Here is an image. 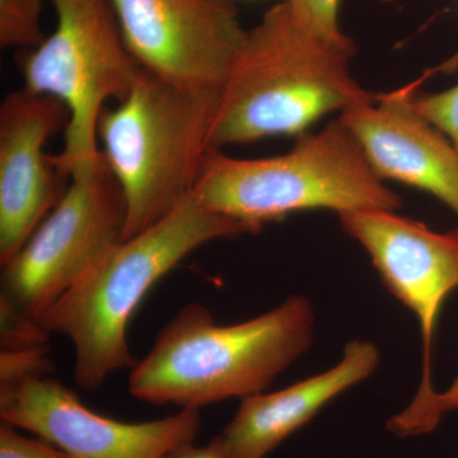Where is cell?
<instances>
[{
  "mask_svg": "<svg viewBox=\"0 0 458 458\" xmlns=\"http://www.w3.org/2000/svg\"><path fill=\"white\" fill-rule=\"evenodd\" d=\"M354 40L336 41L280 2L247 31L214 122L212 148L298 135L327 114L375 101L351 72Z\"/></svg>",
  "mask_w": 458,
  "mask_h": 458,
  "instance_id": "1",
  "label": "cell"
},
{
  "mask_svg": "<svg viewBox=\"0 0 458 458\" xmlns=\"http://www.w3.org/2000/svg\"><path fill=\"white\" fill-rule=\"evenodd\" d=\"M315 311L302 295L236 325H216L190 303L156 337L129 376L135 399L199 408L262 394L312 345Z\"/></svg>",
  "mask_w": 458,
  "mask_h": 458,
  "instance_id": "2",
  "label": "cell"
},
{
  "mask_svg": "<svg viewBox=\"0 0 458 458\" xmlns=\"http://www.w3.org/2000/svg\"><path fill=\"white\" fill-rule=\"evenodd\" d=\"M246 233L255 231L190 194L164 219L107 252L41 319L50 333L73 343L75 384L96 391L114 373L131 369L138 360L128 327L148 292L199 247Z\"/></svg>",
  "mask_w": 458,
  "mask_h": 458,
  "instance_id": "3",
  "label": "cell"
},
{
  "mask_svg": "<svg viewBox=\"0 0 458 458\" xmlns=\"http://www.w3.org/2000/svg\"><path fill=\"white\" fill-rule=\"evenodd\" d=\"M222 89H194L140 68L131 92L99 114L102 155L126 201L123 241L168 216L194 191Z\"/></svg>",
  "mask_w": 458,
  "mask_h": 458,
  "instance_id": "4",
  "label": "cell"
},
{
  "mask_svg": "<svg viewBox=\"0 0 458 458\" xmlns=\"http://www.w3.org/2000/svg\"><path fill=\"white\" fill-rule=\"evenodd\" d=\"M191 194L208 210L245 223L255 233L304 210L344 214L403 207L340 119L303 132L280 156L243 159L213 150Z\"/></svg>",
  "mask_w": 458,
  "mask_h": 458,
  "instance_id": "5",
  "label": "cell"
},
{
  "mask_svg": "<svg viewBox=\"0 0 458 458\" xmlns=\"http://www.w3.org/2000/svg\"><path fill=\"white\" fill-rule=\"evenodd\" d=\"M49 2L55 30L23 53L20 68L27 90L60 99L68 108L64 149L53 159L71 179L99 155V114L110 99L128 96L141 66L126 47L111 0Z\"/></svg>",
  "mask_w": 458,
  "mask_h": 458,
  "instance_id": "6",
  "label": "cell"
},
{
  "mask_svg": "<svg viewBox=\"0 0 458 458\" xmlns=\"http://www.w3.org/2000/svg\"><path fill=\"white\" fill-rule=\"evenodd\" d=\"M126 201L99 155L71 174L64 197L3 267L2 294L41 322L45 313L123 241Z\"/></svg>",
  "mask_w": 458,
  "mask_h": 458,
  "instance_id": "7",
  "label": "cell"
},
{
  "mask_svg": "<svg viewBox=\"0 0 458 458\" xmlns=\"http://www.w3.org/2000/svg\"><path fill=\"white\" fill-rule=\"evenodd\" d=\"M111 3L141 68L186 89H223L247 35L233 0Z\"/></svg>",
  "mask_w": 458,
  "mask_h": 458,
  "instance_id": "8",
  "label": "cell"
},
{
  "mask_svg": "<svg viewBox=\"0 0 458 458\" xmlns=\"http://www.w3.org/2000/svg\"><path fill=\"white\" fill-rule=\"evenodd\" d=\"M340 225L369 255L391 293L417 316L423 340V373L406 408L423 406L434 394L433 344L443 303L458 289V229L433 231L394 210L339 214Z\"/></svg>",
  "mask_w": 458,
  "mask_h": 458,
  "instance_id": "9",
  "label": "cell"
},
{
  "mask_svg": "<svg viewBox=\"0 0 458 458\" xmlns=\"http://www.w3.org/2000/svg\"><path fill=\"white\" fill-rule=\"evenodd\" d=\"M3 423L30 430L72 458H161L194 441L199 408L144 423H123L87 408L51 377L0 391Z\"/></svg>",
  "mask_w": 458,
  "mask_h": 458,
  "instance_id": "10",
  "label": "cell"
},
{
  "mask_svg": "<svg viewBox=\"0 0 458 458\" xmlns=\"http://www.w3.org/2000/svg\"><path fill=\"white\" fill-rule=\"evenodd\" d=\"M69 111L60 99L26 89L11 93L0 107V264L22 250L60 203L71 179L44 148L66 131Z\"/></svg>",
  "mask_w": 458,
  "mask_h": 458,
  "instance_id": "11",
  "label": "cell"
},
{
  "mask_svg": "<svg viewBox=\"0 0 458 458\" xmlns=\"http://www.w3.org/2000/svg\"><path fill=\"white\" fill-rule=\"evenodd\" d=\"M419 82L378 93L339 119L357 138L382 180H394L438 199L458 221V153L412 104ZM458 229V228H457Z\"/></svg>",
  "mask_w": 458,
  "mask_h": 458,
  "instance_id": "12",
  "label": "cell"
},
{
  "mask_svg": "<svg viewBox=\"0 0 458 458\" xmlns=\"http://www.w3.org/2000/svg\"><path fill=\"white\" fill-rule=\"evenodd\" d=\"M381 355L375 344L352 340L342 360L330 369L271 394L241 401L240 409L219 436L229 458H265L295 430L370 375Z\"/></svg>",
  "mask_w": 458,
  "mask_h": 458,
  "instance_id": "13",
  "label": "cell"
},
{
  "mask_svg": "<svg viewBox=\"0 0 458 458\" xmlns=\"http://www.w3.org/2000/svg\"><path fill=\"white\" fill-rule=\"evenodd\" d=\"M44 0H0V47L33 50L45 41L41 29Z\"/></svg>",
  "mask_w": 458,
  "mask_h": 458,
  "instance_id": "14",
  "label": "cell"
},
{
  "mask_svg": "<svg viewBox=\"0 0 458 458\" xmlns=\"http://www.w3.org/2000/svg\"><path fill=\"white\" fill-rule=\"evenodd\" d=\"M458 410V376L454 384L445 393L430 397L418 409L405 408L388 420L391 433L399 437H414L433 432L445 412Z\"/></svg>",
  "mask_w": 458,
  "mask_h": 458,
  "instance_id": "15",
  "label": "cell"
},
{
  "mask_svg": "<svg viewBox=\"0 0 458 458\" xmlns=\"http://www.w3.org/2000/svg\"><path fill=\"white\" fill-rule=\"evenodd\" d=\"M50 331L26 315L4 294L0 295V345L2 351L47 348Z\"/></svg>",
  "mask_w": 458,
  "mask_h": 458,
  "instance_id": "16",
  "label": "cell"
},
{
  "mask_svg": "<svg viewBox=\"0 0 458 458\" xmlns=\"http://www.w3.org/2000/svg\"><path fill=\"white\" fill-rule=\"evenodd\" d=\"M49 348L2 351L0 354V391L17 388L18 386L45 378L54 373Z\"/></svg>",
  "mask_w": 458,
  "mask_h": 458,
  "instance_id": "17",
  "label": "cell"
},
{
  "mask_svg": "<svg viewBox=\"0 0 458 458\" xmlns=\"http://www.w3.org/2000/svg\"><path fill=\"white\" fill-rule=\"evenodd\" d=\"M412 104L424 119L451 140L458 153V84L441 92L414 96Z\"/></svg>",
  "mask_w": 458,
  "mask_h": 458,
  "instance_id": "18",
  "label": "cell"
},
{
  "mask_svg": "<svg viewBox=\"0 0 458 458\" xmlns=\"http://www.w3.org/2000/svg\"><path fill=\"white\" fill-rule=\"evenodd\" d=\"M316 31L336 41L349 40L339 25L342 0H283Z\"/></svg>",
  "mask_w": 458,
  "mask_h": 458,
  "instance_id": "19",
  "label": "cell"
},
{
  "mask_svg": "<svg viewBox=\"0 0 458 458\" xmlns=\"http://www.w3.org/2000/svg\"><path fill=\"white\" fill-rule=\"evenodd\" d=\"M0 458H72L51 443L26 438L16 427L3 423L0 427Z\"/></svg>",
  "mask_w": 458,
  "mask_h": 458,
  "instance_id": "20",
  "label": "cell"
},
{
  "mask_svg": "<svg viewBox=\"0 0 458 458\" xmlns=\"http://www.w3.org/2000/svg\"><path fill=\"white\" fill-rule=\"evenodd\" d=\"M161 458H229V456L223 447L221 438L216 437L210 445H205V447H194L192 443H189V445L174 448Z\"/></svg>",
  "mask_w": 458,
  "mask_h": 458,
  "instance_id": "21",
  "label": "cell"
},
{
  "mask_svg": "<svg viewBox=\"0 0 458 458\" xmlns=\"http://www.w3.org/2000/svg\"><path fill=\"white\" fill-rule=\"evenodd\" d=\"M378 2L381 3H393L396 2V0H378ZM458 68V51L456 54H454V56H451L450 59L447 60V62L443 63L442 65L438 66L439 71L445 72V73H448V72H454Z\"/></svg>",
  "mask_w": 458,
  "mask_h": 458,
  "instance_id": "22",
  "label": "cell"
}]
</instances>
